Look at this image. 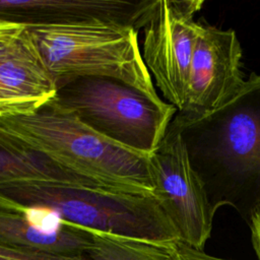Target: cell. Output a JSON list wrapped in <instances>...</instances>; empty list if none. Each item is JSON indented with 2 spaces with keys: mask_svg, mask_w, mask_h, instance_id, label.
Wrapping results in <instances>:
<instances>
[{
  "mask_svg": "<svg viewBox=\"0 0 260 260\" xmlns=\"http://www.w3.org/2000/svg\"><path fill=\"white\" fill-rule=\"evenodd\" d=\"M242 48L234 29H219L200 21L190 65L182 113L202 116L233 101L245 85Z\"/></svg>",
  "mask_w": 260,
  "mask_h": 260,
  "instance_id": "ba28073f",
  "label": "cell"
},
{
  "mask_svg": "<svg viewBox=\"0 0 260 260\" xmlns=\"http://www.w3.org/2000/svg\"><path fill=\"white\" fill-rule=\"evenodd\" d=\"M57 88L26 27L0 54V117L35 112L51 102Z\"/></svg>",
  "mask_w": 260,
  "mask_h": 260,
  "instance_id": "30bf717a",
  "label": "cell"
},
{
  "mask_svg": "<svg viewBox=\"0 0 260 260\" xmlns=\"http://www.w3.org/2000/svg\"><path fill=\"white\" fill-rule=\"evenodd\" d=\"M249 226L251 230V239L257 260H260V205L254 210Z\"/></svg>",
  "mask_w": 260,
  "mask_h": 260,
  "instance_id": "2e32d148",
  "label": "cell"
},
{
  "mask_svg": "<svg viewBox=\"0 0 260 260\" xmlns=\"http://www.w3.org/2000/svg\"><path fill=\"white\" fill-rule=\"evenodd\" d=\"M171 126L180 132L212 209L230 205L249 224L260 205V75L252 73L219 110L177 113Z\"/></svg>",
  "mask_w": 260,
  "mask_h": 260,
  "instance_id": "6da1fadb",
  "label": "cell"
},
{
  "mask_svg": "<svg viewBox=\"0 0 260 260\" xmlns=\"http://www.w3.org/2000/svg\"><path fill=\"white\" fill-rule=\"evenodd\" d=\"M151 0H0V20L25 26L89 21L121 22L142 28Z\"/></svg>",
  "mask_w": 260,
  "mask_h": 260,
  "instance_id": "9c48e42d",
  "label": "cell"
},
{
  "mask_svg": "<svg viewBox=\"0 0 260 260\" xmlns=\"http://www.w3.org/2000/svg\"><path fill=\"white\" fill-rule=\"evenodd\" d=\"M26 26L20 23L0 20V54L7 51L22 35Z\"/></svg>",
  "mask_w": 260,
  "mask_h": 260,
  "instance_id": "5bb4252c",
  "label": "cell"
},
{
  "mask_svg": "<svg viewBox=\"0 0 260 260\" xmlns=\"http://www.w3.org/2000/svg\"><path fill=\"white\" fill-rule=\"evenodd\" d=\"M0 139L102 189L153 194L149 156L102 136L50 102L28 114L0 117Z\"/></svg>",
  "mask_w": 260,
  "mask_h": 260,
  "instance_id": "7a4b0ae2",
  "label": "cell"
},
{
  "mask_svg": "<svg viewBox=\"0 0 260 260\" xmlns=\"http://www.w3.org/2000/svg\"><path fill=\"white\" fill-rule=\"evenodd\" d=\"M92 232V243L86 251L90 260H171L174 248L151 242Z\"/></svg>",
  "mask_w": 260,
  "mask_h": 260,
  "instance_id": "4fadbf2b",
  "label": "cell"
},
{
  "mask_svg": "<svg viewBox=\"0 0 260 260\" xmlns=\"http://www.w3.org/2000/svg\"><path fill=\"white\" fill-rule=\"evenodd\" d=\"M21 182H48L102 189L46 158L15 148L0 139V185Z\"/></svg>",
  "mask_w": 260,
  "mask_h": 260,
  "instance_id": "7c38bea8",
  "label": "cell"
},
{
  "mask_svg": "<svg viewBox=\"0 0 260 260\" xmlns=\"http://www.w3.org/2000/svg\"><path fill=\"white\" fill-rule=\"evenodd\" d=\"M0 208H45L63 222L174 248L181 239L153 194L48 182L0 185Z\"/></svg>",
  "mask_w": 260,
  "mask_h": 260,
  "instance_id": "3957f363",
  "label": "cell"
},
{
  "mask_svg": "<svg viewBox=\"0 0 260 260\" xmlns=\"http://www.w3.org/2000/svg\"><path fill=\"white\" fill-rule=\"evenodd\" d=\"M153 195L179 233L181 242L203 251L210 238L215 211L193 170L180 132L170 127L149 155Z\"/></svg>",
  "mask_w": 260,
  "mask_h": 260,
  "instance_id": "52a82bcc",
  "label": "cell"
},
{
  "mask_svg": "<svg viewBox=\"0 0 260 260\" xmlns=\"http://www.w3.org/2000/svg\"><path fill=\"white\" fill-rule=\"evenodd\" d=\"M57 85L80 77L113 79L158 95L138 42L139 29L113 21L26 26Z\"/></svg>",
  "mask_w": 260,
  "mask_h": 260,
  "instance_id": "277c9868",
  "label": "cell"
},
{
  "mask_svg": "<svg viewBox=\"0 0 260 260\" xmlns=\"http://www.w3.org/2000/svg\"><path fill=\"white\" fill-rule=\"evenodd\" d=\"M50 103L102 136L147 156L156 150L178 111L158 95L100 77L60 84Z\"/></svg>",
  "mask_w": 260,
  "mask_h": 260,
  "instance_id": "5b68a950",
  "label": "cell"
},
{
  "mask_svg": "<svg viewBox=\"0 0 260 260\" xmlns=\"http://www.w3.org/2000/svg\"><path fill=\"white\" fill-rule=\"evenodd\" d=\"M171 260H230L206 254L204 251L191 248L182 242L173 250Z\"/></svg>",
  "mask_w": 260,
  "mask_h": 260,
  "instance_id": "9a60e30c",
  "label": "cell"
},
{
  "mask_svg": "<svg viewBox=\"0 0 260 260\" xmlns=\"http://www.w3.org/2000/svg\"><path fill=\"white\" fill-rule=\"evenodd\" d=\"M201 0H151L142 29V57L156 86L178 112L185 107Z\"/></svg>",
  "mask_w": 260,
  "mask_h": 260,
  "instance_id": "8992f818",
  "label": "cell"
},
{
  "mask_svg": "<svg viewBox=\"0 0 260 260\" xmlns=\"http://www.w3.org/2000/svg\"><path fill=\"white\" fill-rule=\"evenodd\" d=\"M91 243L90 230L67 222L54 228L25 211L0 208V245L26 251L78 256L85 254Z\"/></svg>",
  "mask_w": 260,
  "mask_h": 260,
  "instance_id": "8fae6325",
  "label": "cell"
}]
</instances>
